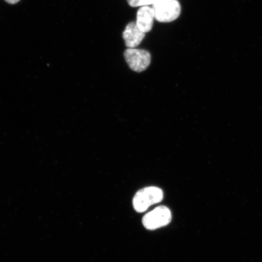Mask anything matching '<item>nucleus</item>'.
<instances>
[{"label": "nucleus", "instance_id": "f257e3e1", "mask_svg": "<svg viewBox=\"0 0 262 262\" xmlns=\"http://www.w3.org/2000/svg\"><path fill=\"white\" fill-rule=\"evenodd\" d=\"M163 192L159 188L150 186L139 190L134 196L133 204L134 209L138 212H143L149 206L162 202Z\"/></svg>", "mask_w": 262, "mask_h": 262}, {"label": "nucleus", "instance_id": "f03ea898", "mask_svg": "<svg viewBox=\"0 0 262 262\" xmlns=\"http://www.w3.org/2000/svg\"><path fill=\"white\" fill-rule=\"evenodd\" d=\"M152 9L155 19L162 23L174 21L181 13V6L178 0H156Z\"/></svg>", "mask_w": 262, "mask_h": 262}, {"label": "nucleus", "instance_id": "7ed1b4c3", "mask_svg": "<svg viewBox=\"0 0 262 262\" xmlns=\"http://www.w3.org/2000/svg\"><path fill=\"white\" fill-rule=\"evenodd\" d=\"M171 212L165 206H160L144 216L142 223L149 230L165 227L171 221Z\"/></svg>", "mask_w": 262, "mask_h": 262}, {"label": "nucleus", "instance_id": "20e7f679", "mask_svg": "<svg viewBox=\"0 0 262 262\" xmlns=\"http://www.w3.org/2000/svg\"><path fill=\"white\" fill-rule=\"evenodd\" d=\"M124 56L131 70L137 73L145 71L151 61L150 54L144 49L128 48L124 52Z\"/></svg>", "mask_w": 262, "mask_h": 262}, {"label": "nucleus", "instance_id": "39448f33", "mask_svg": "<svg viewBox=\"0 0 262 262\" xmlns=\"http://www.w3.org/2000/svg\"><path fill=\"white\" fill-rule=\"evenodd\" d=\"M145 37V33L141 31L136 23L131 22L126 26L123 33V38L126 47L136 48Z\"/></svg>", "mask_w": 262, "mask_h": 262}, {"label": "nucleus", "instance_id": "423d86ee", "mask_svg": "<svg viewBox=\"0 0 262 262\" xmlns=\"http://www.w3.org/2000/svg\"><path fill=\"white\" fill-rule=\"evenodd\" d=\"M155 19V12L152 8L143 6L137 12L136 24L140 30L146 34L151 30Z\"/></svg>", "mask_w": 262, "mask_h": 262}, {"label": "nucleus", "instance_id": "0eeeda50", "mask_svg": "<svg viewBox=\"0 0 262 262\" xmlns=\"http://www.w3.org/2000/svg\"><path fill=\"white\" fill-rule=\"evenodd\" d=\"M131 7H138V6H147L155 4L156 0H127Z\"/></svg>", "mask_w": 262, "mask_h": 262}, {"label": "nucleus", "instance_id": "6e6552de", "mask_svg": "<svg viewBox=\"0 0 262 262\" xmlns=\"http://www.w3.org/2000/svg\"><path fill=\"white\" fill-rule=\"evenodd\" d=\"M5 1L9 3V4L14 5L20 1V0H5Z\"/></svg>", "mask_w": 262, "mask_h": 262}]
</instances>
